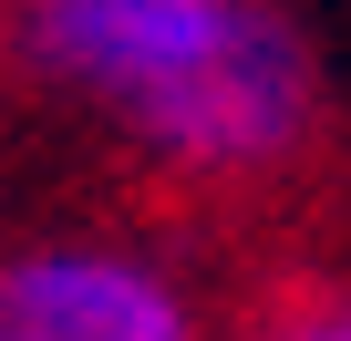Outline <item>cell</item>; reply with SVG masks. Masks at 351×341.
Listing matches in <instances>:
<instances>
[{"mask_svg":"<svg viewBox=\"0 0 351 341\" xmlns=\"http://www.w3.org/2000/svg\"><path fill=\"white\" fill-rule=\"evenodd\" d=\"M21 42L197 176H269L320 134V52L258 0H42Z\"/></svg>","mask_w":351,"mask_h":341,"instance_id":"cell-1","label":"cell"},{"mask_svg":"<svg viewBox=\"0 0 351 341\" xmlns=\"http://www.w3.org/2000/svg\"><path fill=\"white\" fill-rule=\"evenodd\" d=\"M0 331L21 341H197V310L165 269L124 248H32L0 269Z\"/></svg>","mask_w":351,"mask_h":341,"instance_id":"cell-2","label":"cell"},{"mask_svg":"<svg viewBox=\"0 0 351 341\" xmlns=\"http://www.w3.org/2000/svg\"><path fill=\"white\" fill-rule=\"evenodd\" d=\"M258 341H351V290H310L258 320Z\"/></svg>","mask_w":351,"mask_h":341,"instance_id":"cell-3","label":"cell"},{"mask_svg":"<svg viewBox=\"0 0 351 341\" xmlns=\"http://www.w3.org/2000/svg\"><path fill=\"white\" fill-rule=\"evenodd\" d=\"M0 341H21V331H0Z\"/></svg>","mask_w":351,"mask_h":341,"instance_id":"cell-4","label":"cell"}]
</instances>
